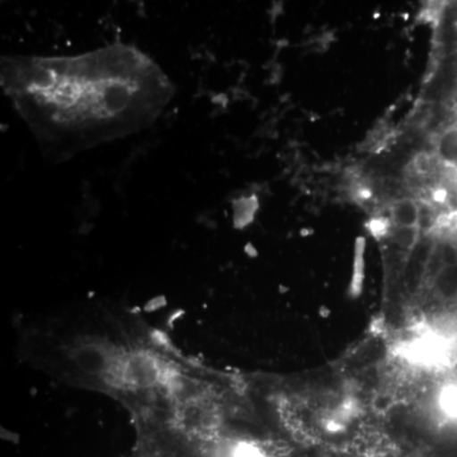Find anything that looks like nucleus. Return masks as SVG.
Returning <instances> with one entry per match:
<instances>
[{
	"label": "nucleus",
	"instance_id": "nucleus-2",
	"mask_svg": "<svg viewBox=\"0 0 457 457\" xmlns=\"http://www.w3.org/2000/svg\"><path fill=\"white\" fill-rule=\"evenodd\" d=\"M0 77L41 146L64 156L143 130L174 95L161 66L129 45L77 56H3Z\"/></svg>",
	"mask_w": 457,
	"mask_h": 457
},
{
	"label": "nucleus",
	"instance_id": "nucleus-1",
	"mask_svg": "<svg viewBox=\"0 0 457 457\" xmlns=\"http://www.w3.org/2000/svg\"><path fill=\"white\" fill-rule=\"evenodd\" d=\"M360 207L383 270L372 330L418 359L457 368V170L387 177Z\"/></svg>",
	"mask_w": 457,
	"mask_h": 457
}]
</instances>
